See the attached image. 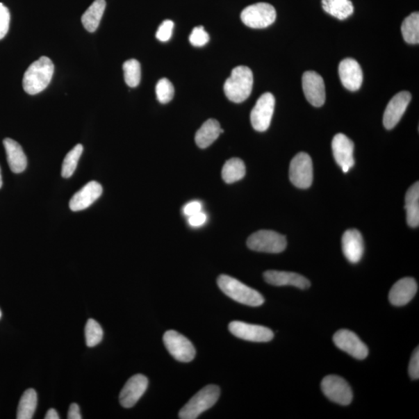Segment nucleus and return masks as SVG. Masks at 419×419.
Masks as SVG:
<instances>
[{"label": "nucleus", "instance_id": "nucleus-10", "mask_svg": "<svg viewBox=\"0 0 419 419\" xmlns=\"http://www.w3.org/2000/svg\"><path fill=\"white\" fill-rule=\"evenodd\" d=\"M324 395L329 400L341 405H349L354 395L349 384L336 375L325 377L321 384Z\"/></svg>", "mask_w": 419, "mask_h": 419}, {"label": "nucleus", "instance_id": "nucleus-24", "mask_svg": "<svg viewBox=\"0 0 419 419\" xmlns=\"http://www.w3.org/2000/svg\"><path fill=\"white\" fill-rule=\"evenodd\" d=\"M405 210L407 213V222L411 228L419 225V183L412 185L405 195Z\"/></svg>", "mask_w": 419, "mask_h": 419}, {"label": "nucleus", "instance_id": "nucleus-12", "mask_svg": "<svg viewBox=\"0 0 419 419\" xmlns=\"http://www.w3.org/2000/svg\"><path fill=\"white\" fill-rule=\"evenodd\" d=\"M336 347L357 359L364 360L369 354L368 348L354 332L348 329L338 330L334 336Z\"/></svg>", "mask_w": 419, "mask_h": 419}, {"label": "nucleus", "instance_id": "nucleus-34", "mask_svg": "<svg viewBox=\"0 0 419 419\" xmlns=\"http://www.w3.org/2000/svg\"><path fill=\"white\" fill-rule=\"evenodd\" d=\"M209 35L204 30V26H199L192 30L190 36V42L195 47H202L209 42Z\"/></svg>", "mask_w": 419, "mask_h": 419}, {"label": "nucleus", "instance_id": "nucleus-37", "mask_svg": "<svg viewBox=\"0 0 419 419\" xmlns=\"http://www.w3.org/2000/svg\"><path fill=\"white\" fill-rule=\"evenodd\" d=\"M409 376L413 380H418L419 378V350L418 347L414 351L409 363Z\"/></svg>", "mask_w": 419, "mask_h": 419}, {"label": "nucleus", "instance_id": "nucleus-41", "mask_svg": "<svg viewBox=\"0 0 419 419\" xmlns=\"http://www.w3.org/2000/svg\"><path fill=\"white\" fill-rule=\"evenodd\" d=\"M45 419H59L60 416L54 409H51L47 412L46 416L44 417Z\"/></svg>", "mask_w": 419, "mask_h": 419}, {"label": "nucleus", "instance_id": "nucleus-25", "mask_svg": "<svg viewBox=\"0 0 419 419\" xmlns=\"http://www.w3.org/2000/svg\"><path fill=\"white\" fill-rule=\"evenodd\" d=\"M106 8L105 0H95L82 17V23L86 31L92 33L97 30Z\"/></svg>", "mask_w": 419, "mask_h": 419}, {"label": "nucleus", "instance_id": "nucleus-33", "mask_svg": "<svg viewBox=\"0 0 419 419\" xmlns=\"http://www.w3.org/2000/svg\"><path fill=\"white\" fill-rule=\"evenodd\" d=\"M158 101L161 104L170 102L174 97V88L168 79L163 78L159 81L156 88Z\"/></svg>", "mask_w": 419, "mask_h": 419}, {"label": "nucleus", "instance_id": "nucleus-20", "mask_svg": "<svg viewBox=\"0 0 419 419\" xmlns=\"http://www.w3.org/2000/svg\"><path fill=\"white\" fill-rule=\"evenodd\" d=\"M263 277L269 284L278 286H293L299 289L305 290L310 288L309 279L296 272L269 270L264 272Z\"/></svg>", "mask_w": 419, "mask_h": 419}, {"label": "nucleus", "instance_id": "nucleus-29", "mask_svg": "<svg viewBox=\"0 0 419 419\" xmlns=\"http://www.w3.org/2000/svg\"><path fill=\"white\" fill-rule=\"evenodd\" d=\"M402 36L404 41L409 44L419 43V13H411L404 19L402 25Z\"/></svg>", "mask_w": 419, "mask_h": 419}, {"label": "nucleus", "instance_id": "nucleus-5", "mask_svg": "<svg viewBox=\"0 0 419 419\" xmlns=\"http://www.w3.org/2000/svg\"><path fill=\"white\" fill-rule=\"evenodd\" d=\"M247 245L251 250L279 254L287 247V239L274 231L261 230L249 236Z\"/></svg>", "mask_w": 419, "mask_h": 419}, {"label": "nucleus", "instance_id": "nucleus-30", "mask_svg": "<svg viewBox=\"0 0 419 419\" xmlns=\"http://www.w3.org/2000/svg\"><path fill=\"white\" fill-rule=\"evenodd\" d=\"M83 151V146L79 144L66 155L62 167V176L63 178L68 179L74 174Z\"/></svg>", "mask_w": 419, "mask_h": 419}, {"label": "nucleus", "instance_id": "nucleus-26", "mask_svg": "<svg viewBox=\"0 0 419 419\" xmlns=\"http://www.w3.org/2000/svg\"><path fill=\"white\" fill-rule=\"evenodd\" d=\"M323 10L340 21L347 19L354 12L350 0H322Z\"/></svg>", "mask_w": 419, "mask_h": 419}, {"label": "nucleus", "instance_id": "nucleus-36", "mask_svg": "<svg viewBox=\"0 0 419 419\" xmlns=\"http://www.w3.org/2000/svg\"><path fill=\"white\" fill-rule=\"evenodd\" d=\"M174 28V23L170 19H166L159 26L156 32V38L163 42H168L172 37Z\"/></svg>", "mask_w": 419, "mask_h": 419}, {"label": "nucleus", "instance_id": "nucleus-40", "mask_svg": "<svg viewBox=\"0 0 419 419\" xmlns=\"http://www.w3.org/2000/svg\"><path fill=\"white\" fill-rule=\"evenodd\" d=\"M69 419H81L82 416L81 414V409H79V405L76 403L71 404L68 417Z\"/></svg>", "mask_w": 419, "mask_h": 419}, {"label": "nucleus", "instance_id": "nucleus-35", "mask_svg": "<svg viewBox=\"0 0 419 419\" xmlns=\"http://www.w3.org/2000/svg\"><path fill=\"white\" fill-rule=\"evenodd\" d=\"M10 22V11L0 3V40L3 39L9 31Z\"/></svg>", "mask_w": 419, "mask_h": 419}, {"label": "nucleus", "instance_id": "nucleus-17", "mask_svg": "<svg viewBox=\"0 0 419 419\" xmlns=\"http://www.w3.org/2000/svg\"><path fill=\"white\" fill-rule=\"evenodd\" d=\"M338 74L340 81L350 91L360 90L363 83V72L360 64L354 58H345L339 64Z\"/></svg>", "mask_w": 419, "mask_h": 419}, {"label": "nucleus", "instance_id": "nucleus-8", "mask_svg": "<svg viewBox=\"0 0 419 419\" xmlns=\"http://www.w3.org/2000/svg\"><path fill=\"white\" fill-rule=\"evenodd\" d=\"M290 179L293 184L300 189L310 188L313 181V164L307 153H298L290 165Z\"/></svg>", "mask_w": 419, "mask_h": 419}, {"label": "nucleus", "instance_id": "nucleus-28", "mask_svg": "<svg viewBox=\"0 0 419 419\" xmlns=\"http://www.w3.org/2000/svg\"><path fill=\"white\" fill-rule=\"evenodd\" d=\"M38 404V395L34 389L26 390L19 400L17 418L31 419L34 416Z\"/></svg>", "mask_w": 419, "mask_h": 419}, {"label": "nucleus", "instance_id": "nucleus-2", "mask_svg": "<svg viewBox=\"0 0 419 419\" xmlns=\"http://www.w3.org/2000/svg\"><path fill=\"white\" fill-rule=\"evenodd\" d=\"M254 88V74L247 66L239 65L232 70L230 77L224 85L226 97L234 103L247 99Z\"/></svg>", "mask_w": 419, "mask_h": 419}, {"label": "nucleus", "instance_id": "nucleus-6", "mask_svg": "<svg viewBox=\"0 0 419 419\" xmlns=\"http://www.w3.org/2000/svg\"><path fill=\"white\" fill-rule=\"evenodd\" d=\"M276 18L275 8L267 3H258L249 6L241 13V19L244 24L255 29L268 28L275 22Z\"/></svg>", "mask_w": 419, "mask_h": 419}, {"label": "nucleus", "instance_id": "nucleus-19", "mask_svg": "<svg viewBox=\"0 0 419 419\" xmlns=\"http://www.w3.org/2000/svg\"><path fill=\"white\" fill-rule=\"evenodd\" d=\"M418 284L416 279L405 277L395 283L389 293V301L391 304L401 307L409 303L416 295Z\"/></svg>", "mask_w": 419, "mask_h": 419}, {"label": "nucleus", "instance_id": "nucleus-9", "mask_svg": "<svg viewBox=\"0 0 419 419\" xmlns=\"http://www.w3.org/2000/svg\"><path fill=\"white\" fill-rule=\"evenodd\" d=\"M275 108V98L270 92H265L258 98L251 112L252 127L257 131H265L270 128Z\"/></svg>", "mask_w": 419, "mask_h": 419}, {"label": "nucleus", "instance_id": "nucleus-18", "mask_svg": "<svg viewBox=\"0 0 419 419\" xmlns=\"http://www.w3.org/2000/svg\"><path fill=\"white\" fill-rule=\"evenodd\" d=\"M102 194V186L96 181H91L73 195L70 199L69 208L72 211L88 208Z\"/></svg>", "mask_w": 419, "mask_h": 419}, {"label": "nucleus", "instance_id": "nucleus-15", "mask_svg": "<svg viewBox=\"0 0 419 419\" xmlns=\"http://www.w3.org/2000/svg\"><path fill=\"white\" fill-rule=\"evenodd\" d=\"M149 386L148 378L142 375L131 377L120 394V403L125 409L134 407Z\"/></svg>", "mask_w": 419, "mask_h": 419}, {"label": "nucleus", "instance_id": "nucleus-3", "mask_svg": "<svg viewBox=\"0 0 419 419\" xmlns=\"http://www.w3.org/2000/svg\"><path fill=\"white\" fill-rule=\"evenodd\" d=\"M217 285L224 294L238 303L252 306V307H258L265 302V299L261 293L230 276H219Z\"/></svg>", "mask_w": 419, "mask_h": 419}, {"label": "nucleus", "instance_id": "nucleus-16", "mask_svg": "<svg viewBox=\"0 0 419 419\" xmlns=\"http://www.w3.org/2000/svg\"><path fill=\"white\" fill-rule=\"evenodd\" d=\"M411 99V93L407 91L400 92L391 99L384 114L383 122L386 129H393L400 122Z\"/></svg>", "mask_w": 419, "mask_h": 419}, {"label": "nucleus", "instance_id": "nucleus-31", "mask_svg": "<svg viewBox=\"0 0 419 419\" xmlns=\"http://www.w3.org/2000/svg\"><path fill=\"white\" fill-rule=\"evenodd\" d=\"M125 83L130 88H136L141 81V65L136 59H130L123 65Z\"/></svg>", "mask_w": 419, "mask_h": 419}, {"label": "nucleus", "instance_id": "nucleus-7", "mask_svg": "<svg viewBox=\"0 0 419 419\" xmlns=\"http://www.w3.org/2000/svg\"><path fill=\"white\" fill-rule=\"evenodd\" d=\"M163 342L166 350L176 361L189 363L194 360L196 356L194 345L179 332L174 330L166 331L163 336Z\"/></svg>", "mask_w": 419, "mask_h": 419}, {"label": "nucleus", "instance_id": "nucleus-32", "mask_svg": "<svg viewBox=\"0 0 419 419\" xmlns=\"http://www.w3.org/2000/svg\"><path fill=\"white\" fill-rule=\"evenodd\" d=\"M85 343L88 347H95L102 341L103 329L95 319H89L85 327Z\"/></svg>", "mask_w": 419, "mask_h": 419}, {"label": "nucleus", "instance_id": "nucleus-27", "mask_svg": "<svg viewBox=\"0 0 419 419\" xmlns=\"http://www.w3.org/2000/svg\"><path fill=\"white\" fill-rule=\"evenodd\" d=\"M245 175V165L242 159L233 158L223 166L222 176L226 183H233L241 181Z\"/></svg>", "mask_w": 419, "mask_h": 419}, {"label": "nucleus", "instance_id": "nucleus-21", "mask_svg": "<svg viewBox=\"0 0 419 419\" xmlns=\"http://www.w3.org/2000/svg\"><path fill=\"white\" fill-rule=\"evenodd\" d=\"M343 254L352 263L361 261L364 252L363 238L361 233L356 229L345 231L342 238Z\"/></svg>", "mask_w": 419, "mask_h": 419}, {"label": "nucleus", "instance_id": "nucleus-23", "mask_svg": "<svg viewBox=\"0 0 419 419\" xmlns=\"http://www.w3.org/2000/svg\"><path fill=\"white\" fill-rule=\"evenodd\" d=\"M224 132L220 124L215 119L208 120L199 129L195 136V142L199 148L206 149L214 143L219 135Z\"/></svg>", "mask_w": 419, "mask_h": 419}, {"label": "nucleus", "instance_id": "nucleus-42", "mask_svg": "<svg viewBox=\"0 0 419 419\" xmlns=\"http://www.w3.org/2000/svg\"><path fill=\"white\" fill-rule=\"evenodd\" d=\"M3 186V178H2V174H1V168H0V188H2Z\"/></svg>", "mask_w": 419, "mask_h": 419}, {"label": "nucleus", "instance_id": "nucleus-14", "mask_svg": "<svg viewBox=\"0 0 419 419\" xmlns=\"http://www.w3.org/2000/svg\"><path fill=\"white\" fill-rule=\"evenodd\" d=\"M303 91L308 101L317 108L325 102V88L322 77L314 71L305 72L302 78Z\"/></svg>", "mask_w": 419, "mask_h": 419}, {"label": "nucleus", "instance_id": "nucleus-39", "mask_svg": "<svg viewBox=\"0 0 419 419\" xmlns=\"http://www.w3.org/2000/svg\"><path fill=\"white\" fill-rule=\"evenodd\" d=\"M202 211V204L199 202H192L186 204L183 208L186 216L190 217Z\"/></svg>", "mask_w": 419, "mask_h": 419}, {"label": "nucleus", "instance_id": "nucleus-1", "mask_svg": "<svg viewBox=\"0 0 419 419\" xmlns=\"http://www.w3.org/2000/svg\"><path fill=\"white\" fill-rule=\"evenodd\" d=\"M55 66L48 57H41L33 63L24 73L23 88L26 93L35 95L42 92L51 81Z\"/></svg>", "mask_w": 419, "mask_h": 419}, {"label": "nucleus", "instance_id": "nucleus-11", "mask_svg": "<svg viewBox=\"0 0 419 419\" xmlns=\"http://www.w3.org/2000/svg\"><path fill=\"white\" fill-rule=\"evenodd\" d=\"M229 329L232 335L246 341L267 343L274 337L271 329L262 325L235 321L229 324Z\"/></svg>", "mask_w": 419, "mask_h": 419}, {"label": "nucleus", "instance_id": "nucleus-13", "mask_svg": "<svg viewBox=\"0 0 419 419\" xmlns=\"http://www.w3.org/2000/svg\"><path fill=\"white\" fill-rule=\"evenodd\" d=\"M332 151L337 164L344 172H348L355 164L354 144L344 134H337L332 140Z\"/></svg>", "mask_w": 419, "mask_h": 419}, {"label": "nucleus", "instance_id": "nucleus-43", "mask_svg": "<svg viewBox=\"0 0 419 419\" xmlns=\"http://www.w3.org/2000/svg\"><path fill=\"white\" fill-rule=\"evenodd\" d=\"M1 317H2V311H1V310H0V318H1Z\"/></svg>", "mask_w": 419, "mask_h": 419}, {"label": "nucleus", "instance_id": "nucleus-22", "mask_svg": "<svg viewBox=\"0 0 419 419\" xmlns=\"http://www.w3.org/2000/svg\"><path fill=\"white\" fill-rule=\"evenodd\" d=\"M3 145L11 171L15 174H21L28 165V159L22 146L11 138H5Z\"/></svg>", "mask_w": 419, "mask_h": 419}, {"label": "nucleus", "instance_id": "nucleus-4", "mask_svg": "<svg viewBox=\"0 0 419 419\" xmlns=\"http://www.w3.org/2000/svg\"><path fill=\"white\" fill-rule=\"evenodd\" d=\"M221 390L216 385H208L197 392L179 411L181 419H196L203 412L208 410L216 404L220 396Z\"/></svg>", "mask_w": 419, "mask_h": 419}, {"label": "nucleus", "instance_id": "nucleus-38", "mask_svg": "<svg viewBox=\"0 0 419 419\" xmlns=\"http://www.w3.org/2000/svg\"><path fill=\"white\" fill-rule=\"evenodd\" d=\"M189 224L192 227H201L203 224L207 222V215L203 211L197 213L194 215L188 217Z\"/></svg>", "mask_w": 419, "mask_h": 419}]
</instances>
